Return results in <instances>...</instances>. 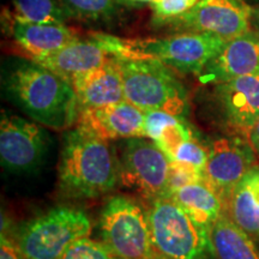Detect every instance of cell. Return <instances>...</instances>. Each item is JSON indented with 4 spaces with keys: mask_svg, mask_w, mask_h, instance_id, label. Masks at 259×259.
<instances>
[{
    "mask_svg": "<svg viewBox=\"0 0 259 259\" xmlns=\"http://www.w3.org/2000/svg\"><path fill=\"white\" fill-rule=\"evenodd\" d=\"M216 259H259L254 239L241 229L229 215H223L210 228Z\"/></svg>",
    "mask_w": 259,
    "mask_h": 259,
    "instance_id": "obj_20",
    "label": "cell"
},
{
    "mask_svg": "<svg viewBox=\"0 0 259 259\" xmlns=\"http://www.w3.org/2000/svg\"><path fill=\"white\" fill-rule=\"evenodd\" d=\"M170 160L148 137L127 138L119 158V183L151 203L169 197Z\"/></svg>",
    "mask_w": 259,
    "mask_h": 259,
    "instance_id": "obj_8",
    "label": "cell"
},
{
    "mask_svg": "<svg viewBox=\"0 0 259 259\" xmlns=\"http://www.w3.org/2000/svg\"><path fill=\"white\" fill-rule=\"evenodd\" d=\"M124 84L125 100L142 111H164L186 118L189 94L176 71L153 58L114 57Z\"/></svg>",
    "mask_w": 259,
    "mask_h": 259,
    "instance_id": "obj_4",
    "label": "cell"
},
{
    "mask_svg": "<svg viewBox=\"0 0 259 259\" xmlns=\"http://www.w3.org/2000/svg\"><path fill=\"white\" fill-rule=\"evenodd\" d=\"M111 57L101 42L92 36L89 40L78 38L53 53L31 60L72 82L76 76L101 66Z\"/></svg>",
    "mask_w": 259,
    "mask_h": 259,
    "instance_id": "obj_16",
    "label": "cell"
},
{
    "mask_svg": "<svg viewBox=\"0 0 259 259\" xmlns=\"http://www.w3.org/2000/svg\"><path fill=\"white\" fill-rule=\"evenodd\" d=\"M93 36L113 57L153 58L183 74H199L227 42L211 32H178L168 37L138 40L106 34Z\"/></svg>",
    "mask_w": 259,
    "mask_h": 259,
    "instance_id": "obj_3",
    "label": "cell"
},
{
    "mask_svg": "<svg viewBox=\"0 0 259 259\" xmlns=\"http://www.w3.org/2000/svg\"><path fill=\"white\" fill-rule=\"evenodd\" d=\"M77 127L106 141L145 137L144 111L126 100L100 108L82 109L77 118Z\"/></svg>",
    "mask_w": 259,
    "mask_h": 259,
    "instance_id": "obj_14",
    "label": "cell"
},
{
    "mask_svg": "<svg viewBox=\"0 0 259 259\" xmlns=\"http://www.w3.org/2000/svg\"><path fill=\"white\" fill-rule=\"evenodd\" d=\"M252 27L255 28V31L259 32V5L257 8L252 9Z\"/></svg>",
    "mask_w": 259,
    "mask_h": 259,
    "instance_id": "obj_31",
    "label": "cell"
},
{
    "mask_svg": "<svg viewBox=\"0 0 259 259\" xmlns=\"http://www.w3.org/2000/svg\"><path fill=\"white\" fill-rule=\"evenodd\" d=\"M251 19L252 9L241 0H199L163 25L178 32H211L229 41L250 31Z\"/></svg>",
    "mask_w": 259,
    "mask_h": 259,
    "instance_id": "obj_9",
    "label": "cell"
},
{
    "mask_svg": "<svg viewBox=\"0 0 259 259\" xmlns=\"http://www.w3.org/2000/svg\"><path fill=\"white\" fill-rule=\"evenodd\" d=\"M196 137L193 134V128L191 127L186 118L184 116H176L169 124H167L162 128L155 143L158 148L167 155L168 158L171 160L174 153L184 142Z\"/></svg>",
    "mask_w": 259,
    "mask_h": 259,
    "instance_id": "obj_23",
    "label": "cell"
},
{
    "mask_svg": "<svg viewBox=\"0 0 259 259\" xmlns=\"http://www.w3.org/2000/svg\"><path fill=\"white\" fill-rule=\"evenodd\" d=\"M90 231L83 210L58 206L25 223L16 244L25 259H58L71 242L88 236Z\"/></svg>",
    "mask_w": 259,
    "mask_h": 259,
    "instance_id": "obj_7",
    "label": "cell"
},
{
    "mask_svg": "<svg viewBox=\"0 0 259 259\" xmlns=\"http://www.w3.org/2000/svg\"><path fill=\"white\" fill-rule=\"evenodd\" d=\"M70 17L80 21L109 19L118 11V0H58Z\"/></svg>",
    "mask_w": 259,
    "mask_h": 259,
    "instance_id": "obj_22",
    "label": "cell"
},
{
    "mask_svg": "<svg viewBox=\"0 0 259 259\" xmlns=\"http://www.w3.org/2000/svg\"><path fill=\"white\" fill-rule=\"evenodd\" d=\"M199 0H155L151 3L154 22L163 25L169 19L185 14L193 8Z\"/></svg>",
    "mask_w": 259,
    "mask_h": 259,
    "instance_id": "obj_26",
    "label": "cell"
},
{
    "mask_svg": "<svg viewBox=\"0 0 259 259\" xmlns=\"http://www.w3.org/2000/svg\"><path fill=\"white\" fill-rule=\"evenodd\" d=\"M60 187L72 198H96L119 181V158L108 141L76 127L65 135L59 163Z\"/></svg>",
    "mask_w": 259,
    "mask_h": 259,
    "instance_id": "obj_2",
    "label": "cell"
},
{
    "mask_svg": "<svg viewBox=\"0 0 259 259\" xmlns=\"http://www.w3.org/2000/svg\"><path fill=\"white\" fill-rule=\"evenodd\" d=\"M247 139L248 142H250L252 149L254 150L255 155H257V157H259V120L257 121V124L252 127L250 134H248Z\"/></svg>",
    "mask_w": 259,
    "mask_h": 259,
    "instance_id": "obj_30",
    "label": "cell"
},
{
    "mask_svg": "<svg viewBox=\"0 0 259 259\" xmlns=\"http://www.w3.org/2000/svg\"><path fill=\"white\" fill-rule=\"evenodd\" d=\"M149 223L155 259L215 258L210 228L194 221L171 197L151 203Z\"/></svg>",
    "mask_w": 259,
    "mask_h": 259,
    "instance_id": "obj_5",
    "label": "cell"
},
{
    "mask_svg": "<svg viewBox=\"0 0 259 259\" xmlns=\"http://www.w3.org/2000/svg\"><path fill=\"white\" fill-rule=\"evenodd\" d=\"M102 242L118 259H155L149 212L135 199L114 196L100 216Z\"/></svg>",
    "mask_w": 259,
    "mask_h": 259,
    "instance_id": "obj_6",
    "label": "cell"
},
{
    "mask_svg": "<svg viewBox=\"0 0 259 259\" xmlns=\"http://www.w3.org/2000/svg\"><path fill=\"white\" fill-rule=\"evenodd\" d=\"M255 73H259V32L250 30L227 41L198 76L202 83L215 85Z\"/></svg>",
    "mask_w": 259,
    "mask_h": 259,
    "instance_id": "obj_13",
    "label": "cell"
},
{
    "mask_svg": "<svg viewBox=\"0 0 259 259\" xmlns=\"http://www.w3.org/2000/svg\"><path fill=\"white\" fill-rule=\"evenodd\" d=\"M0 259H25L18 245L12 242L5 232L0 236Z\"/></svg>",
    "mask_w": 259,
    "mask_h": 259,
    "instance_id": "obj_29",
    "label": "cell"
},
{
    "mask_svg": "<svg viewBox=\"0 0 259 259\" xmlns=\"http://www.w3.org/2000/svg\"><path fill=\"white\" fill-rule=\"evenodd\" d=\"M71 83L79 111L125 101L120 70L113 56L101 66L76 76Z\"/></svg>",
    "mask_w": 259,
    "mask_h": 259,
    "instance_id": "obj_15",
    "label": "cell"
},
{
    "mask_svg": "<svg viewBox=\"0 0 259 259\" xmlns=\"http://www.w3.org/2000/svg\"><path fill=\"white\" fill-rule=\"evenodd\" d=\"M58 259H118L103 244L84 236L67 246Z\"/></svg>",
    "mask_w": 259,
    "mask_h": 259,
    "instance_id": "obj_24",
    "label": "cell"
},
{
    "mask_svg": "<svg viewBox=\"0 0 259 259\" xmlns=\"http://www.w3.org/2000/svg\"><path fill=\"white\" fill-rule=\"evenodd\" d=\"M170 197L194 221L208 228H211L226 210L220 194L204 180L181 187Z\"/></svg>",
    "mask_w": 259,
    "mask_h": 259,
    "instance_id": "obj_19",
    "label": "cell"
},
{
    "mask_svg": "<svg viewBox=\"0 0 259 259\" xmlns=\"http://www.w3.org/2000/svg\"><path fill=\"white\" fill-rule=\"evenodd\" d=\"M209 144H204L197 137H193L189 141L184 142L177 149L174 156L170 161L180 162V163L189 164L204 173L206 162L209 158Z\"/></svg>",
    "mask_w": 259,
    "mask_h": 259,
    "instance_id": "obj_25",
    "label": "cell"
},
{
    "mask_svg": "<svg viewBox=\"0 0 259 259\" xmlns=\"http://www.w3.org/2000/svg\"><path fill=\"white\" fill-rule=\"evenodd\" d=\"M3 88L9 101L42 126L64 130L78 118L72 83L31 59L12 65L3 78Z\"/></svg>",
    "mask_w": 259,
    "mask_h": 259,
    "instance_id": "obj_1",
    "label": "cell"
},
{
    "mask_svg": "<svg viewBox=\"0 0 259 259\" xmlns=\"http://www.w3.org/2000/svg\"><path fill=\"white\" fill-rule=\"evenodd\" d=\"M209 150L204 181L228 205L233 190L253 168L257 155L247 138L236 135L213 138L209 143Z\"/></svg>",
    "mask_w": 259,
    "mask_h": 259,
    "instance_id": "obj_11",
    "label": "cell"
},
{
    "mask_svg": "<svg viewBox=\"0 0 259 259\" xmlns=\"http://www.w3.org/2000/svg\"><path fill=\"white\" fill-rule=\"evenodd\" d=\"M12 10L6 18L37 24H65L71 18L58 0H10Z\"/></svg>",
    "mask_w": 259,
    "mask_h": 259,
    "instance_id": "obj_21",
    "label": "cell"
},
{
    "mask_svg": "<svg viewBox=\"0 0 259 259\" xmlns=\"http://www.w3.org/2000/svg\"><path fill=\"white\" fill-rule=\"evenodd\" d=\"M213 100L223 127L247 138L259 120V73L215 84Z\"/></svg>",
    "mask_w": 259,
    "mask_h": 259,
    "instance_id": "obj_12",
    "label": "cell"
},
{
    "mask_svg": "<svg viewBox=\"0 0 259 259\" xmlns=\"http://www.w3.org/2000/svg\"><path fill=\"white\" fill-rule=\"evenodd\" d=\"M50 136L37 122L18 115L2 113L0 160L4 169L12 173L36 170L47 156Z\"/></svg>",
    "mask_w": 259,
    "mask_h": 259,
    "instance_id": "obj_10",
    "label": "cell"
},
{
    "mask_svg": "<svg viewBox=\"0 0 259 259\" xmlns=\"http://www.w3.org/2000/svg\"><path fill=\"white\" fill-rule=\"evenodd\" d=\"M14 40L34 59L53 53L60 48L78 40L76 32L65 24H37L5 19Z\"/></svg>",
    "mask_w": 259,
    "mask_h": 259,
    "instance_id": "obj_17",
    "label": "cell"
},
{
    "mask_svg": "<svg viewBox=\"0 0 259 259\" xmlns=\"http://www.w3.org/2000/svg\"><path fill=\"white\" fill-rule=\"evenodd\" d=\"M176 116L170 113L164 111H158V109H153V111L144 112V135L145 137L150 138L151 141H156L158 135L167 124L173 120Z\"/></svg>",
    "mask_w": 259,
    "mask_h": 259,
    "instance_id": "obj_28",
    "label": "cell"
},
{
    "mask_svg": "<svg viewBox=\"0 0 259 259\" xmlns=\"http://www.w3.org/2000/svg\"><path fill=\"white\" fill-rule=\"evenodd\" d=\"M203 180L204 173L202 170L189 166V164L170 161L169 178H168V193H169V197L171 196V193L176 192L181 187Z\"/></svg>",
    "mask_w": 259,
    "mask_h": 259,
    "instance_id": "obj_27",
    "label": "cell"
},
{
    "mask_svg": "<svg viewBox=\"0 0 259 259\" xmlns=\"http://www.w3.org/2000/svg\"><path fill=\"white\" fill-rule=\"evenodd\" d=\"M130 2H134V3H154L155 0H130Z\"/></svg>",
    "mask_w": 259,
    "mask_h": 259,
    "instance_id": "obj_32",
    "label": "cell"
},
{
    "mask_svg": "<svg viewBox=\"0 0 259 259\" xmlns=\"http://www.w3.org/2000/svg\"><path fill=\"white\" fill-rule=\"evenodd\" d=\"M228 215L236 225L259 242V168H252L233 190Z\"/></svg>",
    "mask_w": 259,
    "mask_h": 259,
    "instance_id": "obj_18",
    "label": "cell"
}]
</instances>
